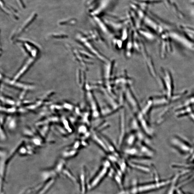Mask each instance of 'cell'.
Masks as SVG:
<instances>
[{"instance_id":"1","label":"cell","mask_w":194,"mask_h":194,"mask_svg":"<svg viewBox=\"0 0 194 194\" xmlns=\"http://www.w3.org/2000/svg\"><path fill=\"white\" fill-rule=\"evenodd\" d=\"M152 182L135 184L121 194H143L154 191L168 186L171 182V178L168 179L160 180L158 177Z\"/></svg>"},{"instance_id":"2","label":"cell","mask_w":194,"mask_h":194,"mask_svg":"<svg viewBox=\"0 0 194 194\" xmlns=\"http://www.w3.org/2000/svg\"><path fill=\"white\" fill-rule=\"evenodd\" d=\"M110 165L109 162H104L96 173L88 182V190H93L98 186L107 174L110 173Z\"/></svg>"},{"instance_id":"3","label":"cell","mask_w":194,"mask_h":194,"mask_svg":"<svg viewBox=\"0 0 194 194\" xmlns=\"http://www.w3.org/2000/svg\"><path fill=\"white\" fill-rule=\"evenodd\" d=\"M183 173H177L171 178V181L168 188L165 194H177V191L178 187V180L181 175Z\"/></svg>"},{"instance_id":"4","label":"cell","mask_w":194,"mask_h":194,"mask_svg":"<svg viewBox=\"0 0 194 194\" xmlns=\"http://www.w3.org/2000/svg\"><path fill=\"white\" fill-rule=\"evenodd\" d=\"M87 171L83 168L80 174V190L82 194H85L88 189V182L87 181Z\"/></svg>"},{"instance_id":"5","label":"cell","mask_w":194,"mask_h":194,"mask_svg":"<svg viewBox=\"0 0 194 194\" xmlns=\"http://www.w3.org/2000/svg\"><path fill=\"white\" fill-rule=\"evenodd\" d=\"M7 127L10 130H14L16 128L17 122L16 119L13 118H9L7 119Z\"/></svg>"},{"instance_id":"6","label":"cell","mask_w":194,"mask_h":194,"mask_svg":"<svg viewBox=\"0 0 194 194\" xmlns=\"http://www.w3.org/2000/svg\"><path fill=\"white\" fill-rule=\"evenodd\" d=\"M63 172L64 174L67 176L69 178H70V179L73 182L75 183L76 182V179L68 170H67V169H64V170H63Z\"/></svg>"},{"instance_id":"7","label":"cell","mask_w":194,"mask_h":194,"mask_svg":"<svg viewBox=\"0 0 194 194\" xmlns=\"http://www.w3.org/2000/svg\"><path fill=\"white\" fill-rule=\"evenodd\" d=\"M7 136L4 131L2 129L1 127L0 129V140L1 141H4L6 140Z\"/></svg>"},{"instance_id":"8","label":"cell","mask_w":194,"mask_h":194,"mask_svg":"<svg viewBox=\"0 0 194 194\" xmlns=\"http://www.w3.org/2000/svg\"><path fill=\"white\" fill-rule=\"evenodd\" d=\"M177 194H192L189 192H185L182 190L178 186L177 188Z\"/></svg>"},{"instance_id":"9","label":"cell","mask_w":194,"mask_h":194,"mask_svg":"<svg viewBox=\"0 0 194 194\" xmlns=\"http://www.w3.org/2000/svg\"><path fill=\"white\" fill-rule=\"evenodd\" d=\"M27 151L26 149H25V148L23 147V148H21L20 149V151H19V153L21 154H25V153H26Z\"/></svg>"}]
</instances>
